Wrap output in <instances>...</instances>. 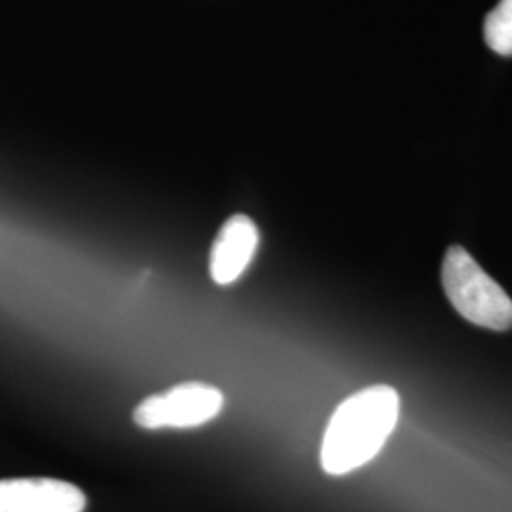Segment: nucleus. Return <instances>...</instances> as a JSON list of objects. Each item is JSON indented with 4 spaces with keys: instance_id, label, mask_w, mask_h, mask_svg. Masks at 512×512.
I'll return each instance as SVG.
<instances>
[{
    "instance_id": "obj_1",
    "label": "nucleus",
    "mask_w": 512,
    "mask_h": 512,
    "mask_svg": "<svg viewBox=\"0 0 512 512\" xmlns=\"http://www.w3.org/2000/svg\"><path fill=\"white\" fill-rule=\"evenodd\" d=\"M401 399L391 385H370L349 395L330 416L321 444L327 475L353 473L376 458L399 421Z\"/></svg>"
},
{
    "instance_id": "obj_2",
    "label": "nucleus",
    "mask_w": 512,
    "mask_h": 512,
    "mask_svg": "<svg viewBox=\"0 0 512 512\" xmlns=\"http://www.w3.org/2000/svg\"><path fill=\"white\" fill-rule=\"evenodd\" d=\"M440 279L450 304L463 319L482 329H512V300L492 275L486 274L473 255L461 247H448Z\"/></svg>"
},
{
    "instance_id": "obj_3",
    "label": "nucleus",
    "mask_w": 512,
    "mask_h": 512,
    "mask_svg": "<svg viewBox=\"0 0 512 512\" xmlns=\"http://www.w3.org/2000/svg\"><path fill=\"white\" fill-rule=\"evenodd\" d=\"M224 401V393L215 385L183 382L143 399L131 418L137 427L147 431L196 429L215 420Z\"/></svg>"
},
{
    "instance_id": "obj_4",
    "label": "nucleus",
    "mask_w": 512,
    "mask_h": 512,
    "mask_svg": "<svg viewBox=\"0 0 512 512\" xmlns=\"http://www.w3.org/2000/svg\"><path fill=\"white\" fill-rule=\"evenodd\" d=\"M86 494L71 482L57 478L0 480V512H84Z\"/></svg>"
},
{
    "instance_id": "obj_5",
    "label": "nucleus",
    "mask_w": 512,
    "mask_h": 512,
    "mask_svg": "<svg viewBox=\"0 0 512 512\" xmlns=\"http://www.w3.org/2000/svg\"><path fill=\"white\" fill-rule=\"evenodd\" d=\"M260 243L255 220L247 215H232L220 226L209 253V275L220 285L228 287L241 279L253 264Z\"/></svg>"
},
{
    "instance_id": "obj_6",
    "label": "nucleus",
    "mask_w": 512,
    "mask_h": 512,
    "mask_svg": "<svg viewBox=\"0 0 512 512\" xmlns=\"http://www.w3.org/2000/svg\"><path fill=\"white\" fill-rule=\"evenodd\" d=\"M484 40L495 54L512 57V0H501L486 16Z\"/></svg>"
}]
</instances>
